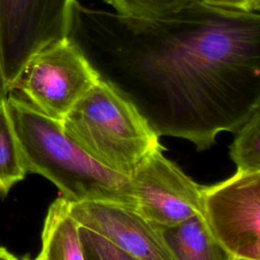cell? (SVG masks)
<instances>
[{"label":"cell","instance_id":"1","mask_svg":"<svg viewBox=\"0 0 260 260\" xmlns=\"http://www.w3.org/2000/svg\"><path fill=\"white\" fill-rule=\"evenodd\" d=\"M66 37L158 136L198 150L260 106V13L197 1L144 19L75 0Z\"/></svg>","mask_w":260,"mask_h":260},{"label":"cell","instance_id":"2","mask_svg":"<svg viewBox=\"0 0 260 260\" xmlns=\"http://www.w3.org/2000/svg\"><path fill=\"white\" fill-rule=\"evenodd\" d=\"M27 173L51 181L69 202L114 201L135 206L130 178L93 158L52 119L13 93L6 102Z\"/></svg>","mask_w":260,"mask_h":260},{"label":"cell","instance_id":"3","mask_svg":"<svg viewBox=\"0 0 260 260\" xmlns=\"http://www.w3.org/2000/svg\"><path fill=\"white\" fill-rule=\"evenodd\" d=\"M64 131L93 158L128 178L161 144L138 109L99 79L61 121Z\"/></svg>","mask_w":260,"mask_h":260},{"label":"cell","instance_id":"4","mask_svg":"<svg viewBox=\"0 0 260 260\" xmlns=\"http://www.w3.org/2000/svg\"><path fill=\"white\" fill-rule=\"evenodd\" d=\"M99 79L78 48L65 37L26 61L11 91L19 90L36 109L61 122Z\"/></svg>","mask_w":260,"mask_h":260},{"label":"cell","instance_id":"5","mask_svg":"<svg viewBox=\"0 0 260 260\" xmlns=\"http://www.w3.org/2000/svg\"><path fill=\"white\" fill-rule=\"evenodd\" d=\"M204 218L236 259L260 260V174H236L204 186Z\"/></svg>","mask_w":260,"mask_h":260},{"label":"cell","instance_id":"6","mask_svg":"<svg viewBox=\"0 0 260 260\" xmlns=\"http://www.w3.org/2000/svg\"><path fill=\"white\" fill-rule=\"evenodd\" d=\"M75 0H0V54L9 89L26 61L67 36Z\"/></svg>","mask_w":260,"mask_h":260},{"label":"cell","instance_id":"7","mask_svg":"<svg viewBox=\"0 0 260 260\" xmlns=\"http://www.w3.org/2000/svg\"><path fill=\"white\" fill-rule=\"evenodd\" d=\"M155 148L131 176L137 210L162 229L177 226L192 217L204 216V186L197 184Z\"/></svg>","mask_w":260,"mask_h":260},{"label":"cell","instance_id":"8","mask_svg":"<svg viewBox=\"0 0 260 260\" xmlns=\"http://www.w3.org/2000/svg\"><path fill=\"white\" fill-rule=\"evenodd\" d=\"M69 212L86 228L139 260H177L165 237L135 206L114 201L69 202Z\"/></svg>","mask_w":260,"mask_h":260},{"label":"cell","instance_id":"9","mask_svg":"<svg viewBox=\"0 0 260 260\" xmlns=\"http://www.w3.org/2000/svg\"><path fill=\"white\" fill-rule=\"evenodd\" d=\"M39 257L41 260H85L79 225L69 212L68 201L62 196L47 211Z\"/></svg>","mask_w":260,"mask_h":260},{"label":"cell","instance_id":"10","mask_svg":"<svg viewBox=\"0 0 260 260\" xmlns=\"http://www.w3.org/2000/svg\"><path fill=\"white\" fill-rule=\"evenodd\" d=\"M165 237L177 260H236L214 238L202 215L165 229Z\"/></svg>","mask_w":260,"mask_h":260},{"label":"cell","instance_id":"11","mask_svg":"<svg viewBox=\"0 0 260 260\" xmlns=\"http://www.w3.org/2000/svg\"><path fill=\"white\" fill-rule=\"evenodd\" d=\"M27 174L6 104L0 105V194L5 196Z\"/></svg>","mask_w":260,"mask_h":260},{"label":"cell","instance_id":"12","mask_svg":"<svg viewBox=\"0 0 260 260\" xmlns=\"http://www.w3.org/2000/svg\"><path fill=\"white\" fill-rule=\"evenodd\" d=\"M230 155L243 174H260V106L236 132Z\"/></svg>","mask_w":260,"mask_h":260},{"label":"cell","instance_id":"13","mask_svg":"<svg viewBox=\"0 0 260 260\" xmlns=\"http://www.w3.org/2000/svg\"><path fill=\"white\" fill-rule=\"evenodd\" d=\"M199 0H104L116 12L134 18H159L175 13Z\"/></svg>","mask_w":260,"mask_h":260},{"label":"cell","instance_id":"14","mask_svg":"<svg viewBox=\"0 0 260 260\" xmlns=\"http://www.w3.org/2000/svg\"><path fill=\"white\" fill-rule=\"evenodd\" d=\"M79 235L85 260H139L86 228L79 225Z\"/></svg>","mask_w":260,"mask_h":260},{"label":"cell","instance_id":"15","mask_svg":"<svg viewBox=\"0 0 260 260\" xmlns=\"http://www.w3.org/2000/svg\"><path fill=\"white\" fill-rule=\"evenodd\" d=\"M199 1L209 4V5H213V6L249 11L248 10V0H199Z\"/></svg>","mask_w":260,"mask_h":260},{"label":"cell","instance_id":"16","mask_svg":"<svg viewBox=\"0 0 260 260\" xmlns=\"http://www.w3.org/2000/svg\"><path fill=\"white\" fill-rule=\"evenodd\" d=\"M9 93H10V89H9V86L7 84V81H6L4 73H3L1 54H0V105L4 104L6 102Z\"/></svg>","mask_w":260,"mask_h":260},{"label":"cell","instance_id":"17","mask_svg":"<svg viewBox=\"0 0 260 260\" xmlns=\"http://www.w3.org/2000/svg\"><path fill=\"white\" fill-rule=\"evenodd\" d=\"M0 260H18V259L9 251H7L5 248L0 247Z\"/></svg>","mask_w":260,"mask_h":260},{"label":"cell","instance_id":"18","mask_svg":"<svg viewBox=\"0 0 260 260\" xmlns=\"http://www.w3.org/2000/svg\"><path fill=\"white\" fill-rule=\"evenodd\" d=\"M248 10L260 13V0H248Z\"/></svg>","mask_w":260,"mask_h":260},{"label":"cell","instance_id":"19","mask_svg":"<svg viewBox=\"0 0 260 260\" xmlns=\"http://www.w3.org/2000/svg\"><path fill=\"white\" fill-rule=\"evenodd\" d=\"M24 260H30V259H28V258H26V259H24ZM34 260H41V258L38 256L36 259H34Z\"/></svg>","mask_w":260,"mask_h":260},{"label":"cell","instance_id":"20","mask_svg":"<svg viewBox=\"0 0 260 260\" xmlns=\"http://www.w3.org/2000/svg\"><path fill=\"white\" fill-rule=\"evenodd\" d=\"M236 260H246V259H236Z\"/></svg>","mask_w":260,"mask_h":260}]
</instances>
